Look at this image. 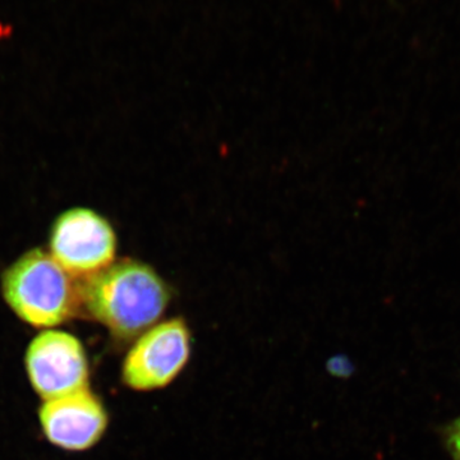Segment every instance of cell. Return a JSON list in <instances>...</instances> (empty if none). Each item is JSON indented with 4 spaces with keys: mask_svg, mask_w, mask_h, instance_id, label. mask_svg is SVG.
<instances>
[{
    "mask_svg": "<svg viewBox=\"0 0 460 460\" xmlns=\"http://www.w3.org/2000/svg\"><path fill=\"white\" fill-rule=\"evenodd\" d=\"M81 304L118 341H135L162 321L172 287L147 263L124 259L84 279Z\"/></svg>",
    "mask_w": 460,
    "mask_h": 460,
    "instance_id": "obj_1",
    "label": "cell"
},
{
    "mask_svg": "<svg viewBox=\"0 0 460 460\" xmlns=\"http://www.w3.org/2000/svg\"><path fill=\"white\" fill-rule=\"evenodd\" d=\"M2 290L12 311L35 328L66 323L81 304L74 277L41 248H33L9 266Z\"/></svg>",
    "mask_w": 460,
    "mask_h": 460,
    "instance_id": "obj_2",
    "label": "cell"
},
{
    "mask_svg": "<svg viewBox=\"0 0 460 460\" xmlns=\"http://www.w3.org/2000/svg\"><path fill=\"white\" fill-rule=\"evenodd\" d=\"M192 335L181 317L162 320L133 341L122 366L123 383L136 392H155L171 385L186 366Z\"/></svg>",
    "mask_w": 460,
    "mask_h": 460,
    "instance_id": "obj_3",
    "label": "cell"
},
{
    "mask_svg": "<svg viewBox=\"0 0 460 460\" xmlns=\"http://www.w3.org/2000/svg\"><path fill=\"white\" fill-rule=\"evenodd\" d=\"M49 247L50 255L71 277L86 279L115 261L118 239L104 217L75 208L57 217Z\"/></svg>",
    "mask_w": 460,
    "mask_h": 460,
    "instance_id": "obj_4",
    "label": "cell"
},
{
    "mask_svg": "<svg viewBox=\"0 0 460 460\" xmlns=\"http://www.w3.org/2000/svg\"><path fill=\"white\" fill-rule=\"evenodd\" d=\"M26 371L33 390L45 401L89 387V361L75 335L47 330L27 348Z\"/></svg>",
    "mask_w": 460,
    "mask_h": 460,
    "instance_id": "obj_5",
    "label": "cell"
},
{
    "mask_svg": "<svg viewBox=\"0 0 460 460\" xmlns=\"http://www.w3.org/2000/svg\"><path fill=\"white\" fill-rule=\"evenodd\" d=\"M42 431L58 447L81 452L99 443L108 428V413L99 396L87 389L45 401L39 411Z\"/></svg>",
    "mask_w": 460,
    "mask_h": 460,
    "instance_id": "obj_6",
    "label": "cell"
},
{
    "mask_svg": "<svg viewBox=\"0 0 460 460\" xmlns=\"http://www.w3.org/2000/svg\"><path fill=\"white\" fill-rule=\"evenodd\" d=\"M444 441L453 460H460V419L454 420L445 429Z\"/></svg>",
    "mask_w": 460,
    "mask_h": 460,
    "instance_id": "obj_7",
    "label": "cell"
},
{
    "mask_svg": "<svg viewBox=\"0 0 460 460\" xmlns=\"http://www.w3.org/2000/svg\"><path fill=\"white\" fill-rule=\"evenodd\" d=\"M13 23L9 22V21L4 20V18H0V44H2V42L11 40V39L13 38Z\"/></svg>",
    "mask_w": 460,
    "mask_h": 460,
    "instance_id": "obj_8",
    "label": "cell"
}]
</instances>
